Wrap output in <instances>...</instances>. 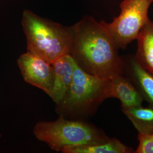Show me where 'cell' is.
Here are the masks:
<instances>
[{"mask_svg":"<svg viewBox=\"0 0 153 153\" xmlns=\"http://www.w3.org/2000/svg\"><path fill=\"white\" fill-rule=\"evenodd\" d=\"M134 57L142 67L153 74V21L149 19L137 39Z\"/></svg>","mask_w":153,"mask_h":153,"instance_id":"10","label":"cell"},{"mask_svg":"<svg viewBox=\"0 0 153 153\" xmlns=\"http://www.w3.org/2000/svg\"><path fill=\"white\" fill-rule=\"evenodd\" d=\"M152 1H153V0H152Z\"/></svg>","mask_w":153,"mask_h":153,"instance_id":"14","label":"cell"},{"mask_svg":"<svg viewBox=\"0 0 153 153\" xmlns=\"http://www.w3.org/2000/svg\"><path fill=\"white\" fill-rule=\"evenodd\" d=\"M123 61L124 71H126L144 100L153 105V74L144 69L134 56H129Z\"/></svg>","mask_w":153,"mask_h":153,"instance_id":"9","label":"cell"},{"mask_svg":"<svg viewBox=\"0 0 153 153\" xmlns=\"http://www.w3.org/2000/svg\"><path fill=\"white\" fill-rule=\"evenodd\" d=\"M75 61L69 54L62 56L52 63L53 81L49 95L56 105L64 99L71 85Z\"/></svg>","mask_w":153,"mask_h":153,"instance_id":"7","label":"cell"},{"mask_svg":"<svg viewBox=\"0 0 153 153\" xmlns=\"http://www.w3.org/2000/svg\"><path fill=\"white\" fill-rule=\"evenodd\" d=\"M71 27L69 54L77 65L88 74L107 79L124 74V61L119 49L101 22L86 16Z\"/></svg>","mask_w":153,"mask_h":153,"instance_id":"1","label":"cell"},{"mask_svg":"<svg viewBox=\"0 0 153 153\" xmlns=\"http://www.w3.org/2000/svg\"><path fill=\"white\" fill-rule=\"evenodd\" d=\"M22 26L27 40V49L52 64L69 54L73 38L72 27L36 15L26 9Z\"/></svg>","mask_w":153,"mask_h":153,"instance_id":"2","label":"cell"},{"mask_svg":"<svg viewBox=\"0 0 153 153\" xmlns=\"http://www.w3.org/2000/svg\"><path fill=\"white\" fill-rule=\"evenodd\" d=\"M63 153H134L129 148L116 138H110L105 142L98 144L79 146H67L61 150Z\"/></svg>","mask_w":153,"mask_h":153,"instance_id":"11","label":"cell"},{"mask_svg":"<svg viewBox=\"0 0 153 153\" xmlns=\"http://www.w3.org/2000/svg\"><path fill=\"white\" fill-rule=\"evenodd\" d=\"M109 98L111 79L88 74L75 63L71 86L62 101L56 105V110L66 118H83L93 115Z\"/></svg>","mask_w":153,"mask_h":153,"instance_id":"3","label":"cell"},{"mask_svg":"<svg viewBox=\"0 0 153 153\" xmlns=\"http://www.w3.org/2000/svg\"><path fill=\"white\" fill-rule=\"evenodd\" d=\"M138 140L139 144L134 153H153V134L144 135L138 133Z\"/></svg>","mask_w":153,"mask_h":153,"instance_id":"13","label":"cell"},{"mask_svg":"<svg viewBox=\"0 0 153 153\" xmlns=\"http://www.w3.org/2000/svg\"><path fill=\"white\" fill-rule=\"evenodd\" d=\"M17 64L25 82L50 95L54 76L52 64L28 51L19 56Z\"/></svg>","mask_w":153,"mask_h":153,"instance_id":"6","label":"cell"},{"mask_svg":"<svg viewBox=\"0 0 153 153\" xmlns=\"http://www.w3.org/2000/svg\"><path fill=\"white\" fill-rule=\"evenodd\" d=\"M111 98H117L122 109L142 106L144 100L131 78L119 74L111 79Z\"/></svg>","mask_w":153,"mask_h":153,"instance_id":"8","label":"cell"},{"mask_svg":"<svg viewBox=\"0 0 153 153\" xmlns=\"http://www.w3.org/2000/svg\"><path fill=\"white\" fill-rule=\"evenodd\" d=\"M152 0H123L120 13L112 22L101 21L108 31L118 49H125L137 38L149 21Z\"/></svg>","mask_w":153,"mask_h":153,"instance_id":"5","label":"cell"},{"mask_svg":"<svg viewBox=\"0 0 153 153\" xmlns=\"http://www.w3.org/2000/svg\"><path fill=\"white\" fill-rule=\"evenodd\" d=\"M33 134L55 152L67 146L98 144L109 140L102 129L84 121L68 119L60 115L53 121H40L33 129Z\"/></svg>","mask_w":153,"mask_h":153,"instance_id":"4","label":"cell"},{"mask_svg":"<svg viewBox=\"0 0 153 153\" xmlns=\"http://www.w3.org/2000/svg\"><path fill=\"white\" fill-rule=\"evenodd\" d=\"M139 134H153V105L148 107L142 106L122 109Z\"/></svg>","mask_w":153,"mask_h":153,"instance_id":"12","label":"cell"}]
</instances>
